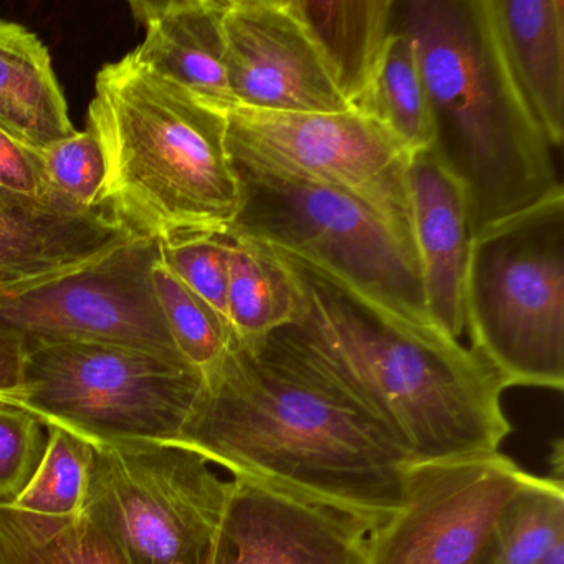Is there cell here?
I'll return each instance as SVG.
<instances>
[{
  "label": "cell",
  "instance_id": "6da1fadb",
  "mask_svg": "<svg viewBox=\"0 0 564 564\" xmlns=\"http://www.w3.org/2000/svg\"><path fill=\"white\" fill-rule=\"evenodd\" d=\"M176 442L234 478L365 524L404 503L414 464L378 419L316 359L290 325L237 345L207 375Z\"/></svg>",
  "mask_w": 564,
  "mask_h": 564
},
{
  "label": "cell",
  "instance_id": "7a4b0ae2",
  "mask_svg": "<svg viewBox=\"0 0 564 564\" xmlns=\"http://www.w3.org/2000/svg\"><path fill=\"white\" fill-rule=\"evenodd\" d=\"M267 249L295 290L290 328L414 464L500 452L513 431L505 388L475 349L388 312L303 257Z\"/></svg>",
  "mask_w": 564,
  "mask_h": 564
},
{
  "label": "cell",
  "instance_id": "3957f363",
  "mask_svg": "<svg viewBox=\"0 0 564 564\" xmlns=\"http://www.w3.org/2000/svg\"><path fill=\"white\" fill-rule=\"evenodd\" d=\"M431 107V151L464 193L468 229L564 194L554 150L501 51L487 0H395Z\"/></svg>",
  "mask_w": 564,
  "mask_h": 564
},
{
  "label": "cell",
  "instance_id": "277c9868",
  "mask_svg": "<svg viewBox=\"0 0 564 564\" xmlns=\"http://www.w3.org/2000/svg\"><path fill=\"white\" fill-rule=\"evenodd\" d=\"M87 130L107 164L100 207L131 234H229L240 206L229 115L130 52L98 72Z\"/></svg>",
  "mask_w": 564,
  "mask_h": 564
},
{
  "label": "cell",
  "instance_id": "5b68a950",
  "mask_svg": "<svg viewBox=\"0 0 564 564\" xmlns=\"http://www.w3.org/2000/svg\"><path fill=\"white\" fill-rule=\"evenodd\" d=\"M471 349L503 388H564V194L471 237L465 275Z\"/></svg>",
  "mask_w": 564,
  "mask_h": 564
},
{
  "label": "cell",
  "instance_id": "8992f818",
  "mask_svg": "<svg viewBox=\"0 0 564 564\" xmlns=\"http://www.w3.org/2000/svg\"><path fill=\"white\" fill-rule=\"evenodd\" d=\"M240 206L229 234L310 260L388 312L432 325L417 253L355 197L229 148Z\"/></svg>",
  "mask_w": 564,
  "mask_h": 564
},
{
  "label": "cell",
  "instance_id": "52a82bcc",
  "mask_svg": "<svg viewBox=\"0 0 564 564\" xmlns=\"http://www.w3.org/2000/svg\"><path fill=\"white\" fill-rule=\"evenodd\" d=\"M25 341L24 388L11 404L91 444H173L203 395V372L181 359L120 346Z\"/></svg>",
  "mask_w": 564,
  "mask_h": 564
},
{
  "label": "cell",
  "instance_id": "ba28073f",
  "mask_svg": "<svg viewBox=\"0 0 564 564\" xmlns=\"http://www.w3.org/2000/svg\"><path fill=\"white\" fill-rule=\"evenodd\" d=\"M84 514L131 564H209L232 480L189 448L91 444Z\"/></svg>",
  "mask_w": 564,
  "mask_h": 564
},
{
  "label": "cell",
  "instance_id": "9c48e42d",
  "mask_svg": "<svg viewBox=\"0 0 564 564\" xmlns=\"http://www.w3.org/2000/svg\"><path fill=\"white\" fill-rule=\"evenodd\" d=\"M229 148L355 197L417 253L409 193L411 156L355 108L341 113L237 108L229 113Z\"/></svg>",
  "mask_w": 564,
  "mask_h": 564
},
{
  "label": "cell",
  "instance_id": "30bf717a",
  "mask_svg": "<svg viewBox=\"0 0 564 564\" xmlns=\"http://www.w3.org/2000/svg\"><path fill=\"white\" fill-rule=\"evenodd\" d=\"M160 259V240L130 237L78 272L0 300V326L29 341L120 346L186 361L154 290Z\"/></svg>",
  "mask_w": 564,
  "mask_h": 564
},
{
  "label": "cell",
  "instance_id": "8fae6325",
  "mask_svg": "<svg viewBox=\"0 0 564 564\" xmlns=\"http://www.w3.org/2000/svg\"><path fill=\"white\" fill-rule=\"evenodd\" d=\"M531 477L500 452L412 464L401 510L369 533V564H480L501 511Z\"/></svg>",
  "mask_w": 564,
  "mask_h": 564
},
{
  "label": "cell",
  "instance_id": "7c38bea8",
  "mask_svg": "<svg viewBox=\"0 0 564 564\" xmlns=\"http://www.w3.org/2000/svg\"><path fill=\"white\" fill-rule=\"evenodd\" d=\"M224 34L237 108L276 113L351 108L289 0H229Z\"/></svg>",
  "mask_w": 564,
  "mask_h": 564
},
{
  "label": "cell",
  "instance_id": "4fadbf2b",
  "mask_svg": "<svg viewBox=\"0 0 564 564\" xmlns=\"http://www.w3.org/2000/svg\"><path fill=\"white\" fill-rule=\"evenodd\" d=\"M369 533L348 514L234 478L209 564H369Z\"/></svg>",
  "mask_w": 564,
  "mask_h": 564
},
{
  "label": "cell",
  "instance_id": "5bb4252c",
  "mask_svg": "<svg viewBox=\"0 0 564 564\" xmlns=\"http://www.w3.org/2000/svg\"><path fill=\"white\" fill-rule=\"evenodd\" d=\"M133 236L104 209L0 191V300L78 272Z\"/></svg>",
  "mask_w": 564,
  "mask_h": 564
},
{
  "label": "cell",
  "instance_id": "9a60e30c",
  "mask_svg": "<svg viewBox=\"0 0 564 564\" xmlns=\"http://www.w3.org/2000/svg\"><path fill=\"white\" fill-rule=\"evenodd\" d=\"M409 193L429 319L460 341L471 243L464 193L431 150L411 156Z\"/></svg>",
  "mask_w": 564,
  "mask_h": 564
},
{
  "label": "cell",
  "instance_id": "2e32d148",
  "mask_svg": "<svg viewBox=\"0 0 564 564\" xmlns=\"http://www.w3.org/2000/svg\"><path fill=\"white\" fill-rule=\"evenodd\" d=\"M229 0H134V19L147 35L138 61L223 113L237 110L226 70Z\"/></svg>",
  "mask_w": 564,
  "mask_h": 564
},
{
  "label": "cell",
  "instance_id": "e0dca14e",
  "mask_svg": "<svg viewBox=\"0 0 564 564\" xmlns=\"http://www.w3.org/2000/svg\"><path fill=\"white\" fill-rule=\"evenodd\" d=\"M511 75L553 150L564 141V0H487Z\"/></svg>",
  "mask_w": 564,
  "mask_h": 564
},
{
  "label": "cell",
  "instance_id": "ac0fdd59",
  "mask_svg": "<svg viewBox=\"0 0 564 564\" xmlns=\"http://www.w3.org/2000/svg\"><path fill=\"white\" fill-rule=\"evenodd\" d=\"M0 130L42 151L77 133L44 42L0 19Z\"/></svg>",
  "mask_w": 564,
  "mask_h": 564
},
{
  "label": "cell",
  "instance_id": "d6986e66",
  "mask_svg": "<svg viewBox=\"0 0 564 564\" xmlns=\"http://www.w3.org/2000/svg\"><path fill=\"white\" fill-rule=\"evenodd\" d=\"M352 107L365 94L394 31L395 0H289Z\"/></svg>",
  "mask_w": 564,
  "mask_h": 564
},
{
  "label": "cell",
  "instance_id": "ffe728a7",
  "mask_svg": "<svg viewBox=\"0 0 564 564\" xmlns=\"http://www.w3.org/2000/svg\"><path fill=\"white\" fill-rule=\"evenodd\" d=\"M351 108L384 128L409 156L431 150V107L411 35L394 28L368 88Z\"/></svg>",
  "mask_w": 564,
  "mask_h": 564
},
{
  "label": "cell",
  "instance_id": "44dd1931",
  "mask_svg": "<svg viewBox=\"0 0 564 564\" xmlns=\"http://www.w3.org/2000/svg\"><path fill=\"white\" fill-rule=\"evenodd\" d=\"M230 237L227 322L237 345H256L293 322L295 290L289 270L265 246Z\"/></svg>",
  "mask_w": 564,
  "mask_h": 564
},
{
  "label": "cell",
  "instance_id": "7402d4cb",
  "mask_svg": "<svg viewBox=\"0 0 564 564\" xmlns=\"http://www.w3.org/2000/svg\"><path fill=\"white\" fill-rule=\"evenodd\" d=\"M0 564H131L84 513L51 520L0 507Z\"/></svg>",
  "mask_w": 564,
  "mask_h": 564
},
{
  "label": "cell",
  "instance_id": "603a6c76",
  "mask_svg": "<svg viewBox=\"0 0 564 564\" xmlns=\"http://www.w3.org/2000/svg\"><path fill=\"white\" fill-rule=\"evenodd\" d=\"M564 540L561 478H530L501 511L480 564H541Z\"/></svg>",
  "mask_w": 564,
  "mask_h": 564
},
{
  "label": "cell",
  "instance_id": "cb8c5ba5",
  "mask_svg": "<svg viewBox=\"0 0 564 564\" xmlns=\"http://www.w3.org/2000/svg\"><path fill=\"white\" fill-rule=\"evenodd\" d=\"M91 465V442L58 425H47V448L41 467L11 507L51 520L80 517L90 485Z\"/></svg>",
  "mask_w": 564,
  "mask_h": 564
},
{
  "label": "cell",
  "instance_id": "d4e9b609",
  "mask_svg": "<svg viewBox=\"0 0 564 564\" xmlns=\"http://www.w3.org/2000/svg\"><path fill=\"white\" fill-rule=\"evenodd\" d=\"M153 283L177 351L206 378L236 343L229 323L184 285L161 259L153 269Z\"/></svg>",
  "mask_w": 564,
  "mask_h": 564
},
{
  "label": "cell",
  "instance_id": "484cf974",
  "mask_svg": "<svg viewBox=\"0 0 564 564\" xmlns=\"http://www.w3.org/2000/svg\"><path fill=\"white\" fill-rule=\"evenodd\" d=\"M42 176L52 196L78 210L101 209L107 181L104 151L90 130L37 151Z\"/></svg>",
  "mask_w": 564,
  "mask_h": 564
},
{
  "label": "cell",
  "instance_id": "4316f807",
  "mask_svg": "<svg viewBox=\"0 0 564 564\" xmlns=\"http://www.w3.org/2000/svg\"><path fill=\"white\" fill-rule=\"evenodd\" d=\"M230 249V234H189L160 240L164 265L226 322Z\"/></svg>",
  "mask_w": 564,
  "mask_h": 564
},
{
  "label": "cell",
  "instance_id": "83f0119b",
  "mask_svg": "<svg viewBox=\"0 0 564 564\" xmlns=\"http://www.w3.org/2000/svg\"><path fill=\"white\" fill-rule=\"evenodd\" d=\"M45 425L18 405L0 402V507H11L41 467Z\"/></svg>",
  "mask_w": 564,
  "mask_h": 564
},
{
  "label": "cell",
  "instance_id": "f1b7e54d",
  "mask_svg": "<svg viewBox=\"0 0 564 564\" xmlns=\"http://www.w3.org/2000/svg\"><path fill=\"white\" fill-rule=\"evenodd\" d=\"M0 191L25 197V199L55 197L45 186L37 151L22 147L2 130H0Z\"/></svg>",
  "mask_w": 564,
  "mask_h": 564
},
{
  "label": "cell",
  "instance_id": "f546056e",
  "mask_svg": "<svg viewBox=\"0 0 564 564\" xmlns=\"http://www.w3.org/2000/svg\"><path fill=\"white\" fill-rule=\"evenodd\" d=\"M28 341L24 336L0 326V402L11 404L24 388Z\"/></svg>",
  "mask_w": 564,
  "mask_h": 564
},
{
  "label": "cell",
  "instance_id": "4dcf8cb0",
  "mask_svg": "<svg viewBox=\"0 0 564 564\" xmlns=\"http://www.w3.org/2000/svg\"><path fill=\"white\" fill-rule=\"evenodd\" d=\"M541 564H564V540L556 543V546L547 554L546 560Z\"/></svg>",
  "mask_w": 564,
  "mask_h": 564
}]
</instances>
